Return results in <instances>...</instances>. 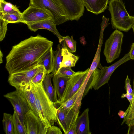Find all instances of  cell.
Wrapping results in <instances>:
<instances>
[{
	"label": "cell",
	"mask_w": 134,
	"mask_h": 134,
	"mask_svg": "<svg viewBox=\"0 0 134 134\" xmlns=\"http://www.w3.org/2000/svg\"><path fill=\"white\" fill-rule=\"evenodd\" d=\"M53 44L52 41L37 35L13 46L6 57L5 67L9 75L36 67Z\"/></svg>",
	"instance_id": "6da1fadb"
},
{
	"label": "cell",
	"mask_w": 134,
	"mask_h": 134,
	"mask_svg": "<svg viewBox=\"0 0 134 134\" xmlns=\"http://www.w3.org/2000/svg\"><path fill=\"white\" fill-rule=\"evenodd\" d=\"M33 85L38 116L48 128L57 122V108L46 93L42 83Z\"/></svg>",
	"instance_id": "7a4b0ae2"
},
{
	"label": "cell",
	"mask_w": 134,
	"mask_h": 134,
	"mask_svg": "<svg viewBox=\"0 0 134 134\" xmlns=\"http://www.w3.org/2000/svg\"><path fill=\"white\" fill-rule=\"evenodd\" d=\"M108 4L113 29L127 32L132 27L134 16L129 14L122 0L109 1Z\"/></svg>",
	"instance_id": "3957f363"
},
{
	"label": "cell",
	"mask_w": 134,
	"mask_h": 134,
	"mask_svg": "<svg viewBox=\"0 0 134 134\" xmlns=\"http://www.w3.org/2000/svg\"><path fill=\"white\" fill-rule=\"evenodd\" d=\"M29 5L43 8L49 10L53 16V21L56 25L69 20L60 0H30Z\"/></svg>",
	"instance_id": "277c9868"
},
{
	"label": "cell",
	"mask_w": 134,
	"mask_h": 134,
	"mask_svg": "<svg viewBox=\"0 0 134 134\" xmlns=\"http://www.w3.org/2000/svg\"><path fill=\"white\" fill-rule=\"evenodd\" d=\"M123 37V33L116 29L106 40L103 53L107 63H111L119 57Z\"/></svg>",
	"instance_id": "5b68a950"
},
{
	"label": "cell",
	"mask_w": 134,
	"mask_h": 134,
	"mask_svg": "<svg viewBox=\"0 0 134 134\" xmlns=\"http://www.w3.org/2000/svg\"><path fill=\"white\" fill-rule=\"evenodd\" d=\"M81 101L76 100L73 106L69 109L62 110L57 108V122L65 134L75 123L79 116Z\"/></svg>",
	"instance_id": "8992f818"
},
{
	"label": "cell",
	"mask_w": 134,
	"mask_h": 134,
	"mask_svg": "<svg viewBox=\"0 0 134 134\" xmlns=\"http://www.w3.org/2000/svg\"><path fill=\"white\" fill-rule=\"evenodd\" d=\"M53 15L47 9L33 5H29L22 13L20 22L28 25L44 20H53Z\"/></svg>",
	"instance_id": "52a82bcc"
},
{
	"label": "cell",
	"mask_w": 134,
	"mask_h": 134,
	"mask_svg": "<svg viewBox=\"0 0 134 134\" xmlns=\"http://www.w3.org/2000/svg\"><path fill=\"white\" fill-rule=\"evenodd\" d=\"M89 70L88 68L84 71L75 72L67 82L65 90L60 101V105L65 102L76 93L84 82Z\"/></svg>",
	"instance_id": "ba28073f"
},
{
	"label": "cell",
	"mask_w": 134,
	"mask_h": 134,
	"mask_svg": "<svg viewBox=\"0 0 134 134\" xmlns=\"http://www.w3.org/2000/svg\"><path fill=\"white\" fill-rule=\"evenodd\" d=\"M3 96L10 103L22 123L24 125L25 115L30 109L22 90L16 89L15 91L4 95Z\"/></svg>",
	"instance_id": "9c48e42d"
},
{
	"label": "cell",
	"mask_w": 134,
	"mask_h": 134,
	"mask_svg": "<svg viewBox=\"0 0 134 134\" xmlns=\"http://www.w3.org/2000/svg\"><path fill=\"white\" fill-rule=\"evenodd\" d=\"M41 65L29 70L16 72L9 75L8 82L16 89H21L31 83L35 75L40 69Z\"/></svg>",
	"instance_id": "30bf717a"
},
{
	"label": "cell",
	"mask_w": 134,
	"mask_h": 134,
	"mask_svg": "<svg viewBox=\"0 0 134 134\" xmlns=\"http://www.w3.org/2000/svg\"><path fill=\"white\" fill-rule=\"evenodd\" d=\"M24 124L27 134H46L48 128L31 110L25 115Z\"/></svg>",
	"instance_id": "8fae6325"
},
{
	"label": "cell",
	"mask_w": 134,
	"mask_h": 134,
	"mask_svg": "<svg viewBox=\"0 0 134 134\" xmlns=\"http://www.w3.org/2000/svg\"><path fill=\"white\" fill-rule=\"evenodd\" d=\"M69 20L78 21L83 15L84 6L82 0H60Z\"/></svg>",
	"instance_id": "7c38bea8"
},
{
	"label": "cell",
	"mask_w": 134,
	"mask_h": 134,
	"mask_svg": "<svg viewBox=\"0 0 134 134\" xmlns=\"http://www.w3.org/2000/svg\"><path fill=\"white\" fill-rule=\"evenodd\" d=\"M130 60L129 53L126 54L120 59L109 66H105L101 69V72L97 82L94 88L95 90L108 83L110 77L115 70L119 66Z\"/></svg>",
	"instance_id": "4fadbf2b"
},
{
	"label": "cell",
	"mask_w": 134,
	"mask_h": 134,
	"mask_svg": "<svg viewBox=\"0 0 134 134\" xmlns=\"http://www.w3.org/2000/svg\"><path fill=\"white\" fill-rule=\"evenodd\" d=\"M56 25L52 19L42 21L27 25L31 31L35 32L39 29H45L52 32L58 38L60 44L63 41V37L62 36L56 27Z\"/></svg>",
	"instance_id": "5bb4252c"
},
{
	"label": "cell",
	"mask_w": 134,
	"mask_h": 134,
	"mask_svg": "<svg viewBox=\"0 0 134 134\" xmlns=\"http://www.w3.org/2000/svg\"><path fill=\"white\" fill-rule=\"evenodd\" d=\"M100 26L98 46L93 61L89 68L88 73L85 79V80L87 81H88L90 77L96 68H99L102 69L103 68V67L102 66L100 63V53L103 43L104 32L105 28L107 27V25L103 23L101 24Z\"/></svg>",
	"instance_id": "9a60e30c"
},
{
	"label": "cell",
	"mask_w": 134,
	"mask_h": 134,
	"mask_svg": "<svg viewBox=\"0 0 134 134\" xmlns=\"http://www.w3.org/2000/svg\"><path fill=\"white\" fill-rule=\"evenodd\" d=\"M69 78L70 77L64 75L58 72L53 74L52 78L53 87L59 102L62 97Z\"/></svg>",
	"instance_id": "2e32d148"
},
{
	"label": "cell",
	"mask_w": 134,
	"mask_h": 134,
	"mask_svg": "<svg viewBox=\"0 0 134 134\" xmlns=\"http://www.w3.org/2000/svg\"><path fill=\"white\" fill-rule=\"evenodd\" d=\"M86 10L96 15L104 12L108 7V0H82Z\"/></svg>",
	"instance_id": "e0dca14e"
},
{
	"label": "cell",
	"mask_w": 134,
	"mask_h": 134,
	"mask_svg": "<svg viewBox=\"0 0 134 134\" xmlns=\"http://www.w3.org/2000/svg\"><path fill=\"white\" fill-rule=\"evenodd\" d=\"M88 108L85 109L77 118L75 123L76 134H91L89 126Z\"/></svg>",
	"instance_id": "ac0fdd59"
},
{
	"label": "cell",
	"mask_w": 134,
	"mask_h": 134,
	"mask_svg": "<svg viewBox=\"0 0 134 134\" xmlns=\"http://www.w3.org/2000/svg\"><path fill=\"white\" fill-rule=\"evenodd\" d=\"M53 74L52 72L46 74L42 84L45 91L49 98L55 105H57L59 104V102L57 93L52 83L51 79Z\"/></svg>",
	"instance_id": "d6986e66"
},
{
	"label": "cell",
	"mask_w": 134,
	"mask_h": 134,
	"mask_svg": "<svg viewBox=\"0 0 134 134\" xmlns=\"http://www.w3.org/2000/svg\"><path fill=\"white\" fill-rule=\"evenodd\" d=\"M23 91L30 110L33 111L38 116L36 104V98L34 92L33 85H28L21 89Z\"/></svg>",
	"instance_id": "ffe728a7"
},
{
	"label": "cell",
	"mask_w": 134,
	"mask_h": 134,
	"mask_svg": "<svg viewBox=\"0 0 134 134\" xmlns=\"http://www.w3.org/2000/svg\"><path fill=\"white\" fill-rule=\"evenodd\" d=\"M62 54L63 59L60 68L62 67H74L79 59V57L73 54L64 47H62Z\"/></svg>",
	"instance_id": "44dd1931"
},
{
	"label": "cell",
	"mask_w": 134,
	"mask_h": 134,
	"mask_svg": "<svg viewBox=\"0 0 134 134\" xmlns=\"http://www.w3.org/2000/svg\"><path fill=\"white\" fill-rule=\"evenodd\" d=\"M52 47L43 57L40 60L38 65L43 66L45 72L49 74L53 71L54 64V56Z\"/></svg>",
	"instance_id": "7402d4cb"
},
{
	"label": "cell",
	"mask_w": 134,
	"mask_h": 134,
	"mask_svg": "<svg viewBox=\"0 0 134 134\" xmlns=\"http://www.w3.org/2000/svg\"><path fill=\"white\" fill-rule=\"evenodd\" d=\"M17 13L21 14L16 5L4 0H0V14Z\"/></svg>",
	"instance_id": "603a6c76"
},
{
	"label": "cell",
	"mask_w": 134,
	"mask_h": 134,
	"mask_svg": "<svg viewBox=\"0 0 134 134\" xmlns=\"http://www.w3.org/2000/svg\"><path fill=\"white\" fill-rule=\"evenodd\" d=\"M133 98L131 103H130L127 109L125 111V117L121 123V125L125 122L129 126L134 123V80L133 82Z\"/></svg>",
	"instance_id": "cb8c5ba5"
},
{
	"label": "cell",
	"mask_w": 134,
	"mask_h": 134,
	"mask_svg": "<svg viewBox=\"0 0 134 134\" xmlns=\"http://www.w3.org/2000/svg\"><path fill=\"white\" fill-rule=\"evenodd\" d=\"M13 134H27L25 125L22 124L19 116L14 110L13 114Z\"/></svg>",
	"instance_id": "d4e9b609"
},
{
	"label": "cell",
	"mask_w": 134,
	"mask_h": 134,
	"mask_svg": "<svg viewBox=\"0 0 134 134\" xmlns=\"http://www.w3.org/2000/svg\"><path fill=\"white\" fill-rule=\"evenodd\" d=\"M101 71V70L97 68L92 73L86 83L83 98L86 95L90 90L94 88L99 78Z\"/></svg>",
	"instance_id": "484cf974"
},
{
	"label": "cell",
	"mask_w": 134,
	"mask_h": 134,
	"mask_svg": "<svg viewBox=\"0 0 134 134\" xmlns=\"http://www.w3.org/2000/svg\"><path fill=\"white\" fill-rule=\"evenodd\" d=\"M2 122L5 133L6 134H13V115L10 114L4 113Z\"/></svg>",
	"instance_id": "4316f807"
},
{
	"label": "cell",
	"mask_w": 134,
	"mask_h": 134,
	"mask_svg": "<svg viewBox=\"0 0 134 134\" xmlns=\"http://www.w3.org/2000/svg\"><path fill=\"white\" fill-rule=\"evenodd\" d=\"M62 47L60 44L58 45L56 50L53 51L54 56V68L52 73L53 74L57 72L60 68V65L63 59L62 54Z\"/></svg>",
	"instance_id": "83f0119b"
},
{
	"label": "cell",
	"mask_w": 134,
	"mask_h": 134,
	"mask_svg": "<svg viewBox=\"0 0 134 134\" xmlns=\"http://www.w3.org/2000/svg\"><path fill=\"white\" fill-rule=\"evenodd\" d=\"M62 42V47L65 48L70 52H76L77 42L74 40L72 36L71 37L69 36L63 37Z\"/></svg>",
	"instance_id": "f1b7e54d"
},
{
	"label": "cell",
	"mask_w": 134,
	"mask_h": 134,
	"mask_svg": "<svg viewBox=\"0 0 134 134\" xmlns=\"http://www.w3.org/2000/svg\"><path fill=\"white\" fill-rule=\"evenodd\" d=\"M80 88L74 95L65 102L59 105L58 108L63 110H67L71 108L75 104L80 93Z\"/></svg>",
	"instance_id": "f546056e"
},
{
	"label": "cell",
	"mask_w": 134,
	"mask_h": 134,
	"mask_svg": "<svg viewBox=\"0 0 134 134\" xmlns=\"http://www.w3.org/2000/svg\"><path fill=\"white\" fill-rule=\"evenodd\" d=\"M21 14L17 13L0 14L1 18L8 23H15L20 22Z\"/></svg>",
	"instance_id": "4dcf8cb0"
},
{
	"label": "cell",
	"mask_w": 134,
	"mask_h": 134,
	"mask_svg": "<svg viewBox=\"0 0 134 134\" xmlns=\"http://www.w3.org/2000/svg\"><path fill=\"white\" fill-rule=\"evenodd\" d=\"M46 74L44 67L41 65L39 70L32 80L31 83L37 85L42 83Z\"/></svg>",
	"instance_id": "1f68e13d"
},
{
	"label": "cell",
	"mask_w": 134,
	"mask_h": 134,
	"mask_svg": "<svg viewBox=\"0 0 134 134\" xmlns=\"http://www.w3.org/2000/svg\"><path fill=\"white\" fill-rule=\"evenodd\" d=\"M8 23L0 18V41H2L4 38L7 30Z\"/></svg>",
	"instance_id": "d6a6232c"
},
{
	"label": "cell",
	"mask_w": 134,
	"mask_h": 134,
	"mask_svg": "<svg viewBox=\"0 0 134 134\" xmlns=\"http://www.w3.org/2000/svg\"><path fill=\"white\" fill-rule=\"evenodd\" d=\"M71 68L69 67H62L59 69L58 72L64 75L70 77L75 73L71 69Z\"/></svg>",
	"instance_id": "836d02e7"
},
{
	"label": "cell",
	"mask_w": 134,
	"mask_h": 134,
	"mask_svg": "<svg viewBox=\"0 0 134 134\" xmlns=\"http://www.w3.org/2000/svg\"><path fill=\"white\" fill-rule=\"evenodd\" d=\"M62 132L60 129L54 125L49 127L47 129L46 134H62Z\"/></svg>",
	"instance_id": "e575fe53"
},
{
	"label": "cell",
	"mask_w": 134,
	"mask_h": 134,
	"mask_svg": "<svg viewBox=\"0 0 134 134\" xmlns=\"http://www.w3.org/2000/svg\"><path fill=\"white\" fill-rule=\"evenodd\" d=\"M131 80L129 78L127 75L125 81V88L126 93L129 94H133V90L132 89L131 86L130 84Z\"/></svg>",
	"instance_id": "d590c367"
},
{
	"label": "cell",
	"mask_w": 134,
	"mask_h": 134,
	"mask_svg": "<svg viewBox=\"0 0 134 134\" xmlns=\"http://www.w3.org/2000/svg\"><path fill=\"white\" fill-rule=\"evenodd\" d=\"M121 98H126L130 104L131 103L133 100V95L129 94L127 93H126L125 94L123 93L121 96Z\"/></svg>",
	"instance_id": "8d00e7d4"
},
{
	"label": "cell",
	"mask_w": 134,
	"mask_h": 134,
	"mask_svg": "<svg viewBox=\"0 0 134 134\" xmlns=\"http://www.w3.org/2000/svg\"><path fill=\"white\" fill-rule=\"evenodd\" d=\"M129 53L130 60H134V42L132 43Z\"/></svg>",
	"instance_id": "74e56055"
},
{
	"label": "cell",
	"mask_w": 134,
	"mask_h": 134,
	"mask_svg": "<svg viewBox=\"0 0 134 134\" xmlns=\"http://www.w3.org/2000/svg\"><path fill=\"white\" fill-rule=\"evenodd\" d=\"M76 126L75 123L69 129L67 133V134H76Z\"/></svg>",
	"instance_id": "f35d334b"
},
{
	"label": "cell",
	"mask_w": 134,
	"mask_h": 134,
	"mask_svg": "<svg viewBox=\"0 0 134 134\" xmlns=\"http://www.w3.org/2000/svg\"><path fill=\"white\" fill-rule=\"evenodd\" d=\"M127 134H134V123L128 126Z\"/></svg>",
	"instance_id": "ab89813d"
},
{
	"label": "cell",
	"mask_w": 134,
	"mask_h": 134,
	"mask_svg": "<svg viewBox=\"0 0 134 134\" xmlns=\"http://www.w3.org/2000/svg\"><path fill=\"white\" fill-rule=\"evenodd\" d=\"M118 115L120 118L124 119L125 116V111L120 110L118 113Z\"/></svg>",
	"instance_id": "60d3db41"
},
{
	"label": "cell",
	"mask_w": 134,
	"mask_h": 134,
	"mask_svg": "<svg viewBox=\"0 0 134 134\" xmlns=\"http://www.w3.org/2000/svg\"><path fill=\"white\" fill-rule=\"evenodd\" d=\"M0 63L1 64L3 62L2 58L3 56V55L1 50H0Z\"/></svg>",
	"instance_id": "b9f144b4"
},
{
	"label": "cell",
	"mask_w": 134,
	"mask_h": 134,
	"mask_svg": "<svg viewBox=\"0 0 134 134\" xmlns=\"http://www.w3.org/2000/svg\"><path fill=\"white\" fill-rule=\"evenodd\" d=\"M132 29L133 31V33L134 34V22H133V26H132Z\"/></svg>",
	"instance_id": "7bdbcfd3"
},
{
	"label": "cell",
	"mask_w": 134,
	"mask_h": 134,
	"mask_svg": "<svg viewBox=\"0 0 134 134\" xmlns=\"http://www.w3.org/2000/svg\"></svg>",
	"instance_id": "ee69618b"
}]
</instances>
